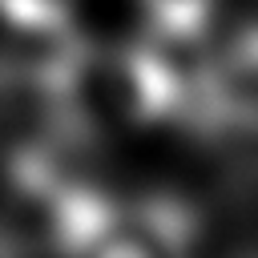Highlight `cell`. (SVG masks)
I'll return each mask as SVG.
<instances>
[{
	"label": "cell",
	"instance_id": "6da1fadb",
	"mask_svg": "<svg viewBox=\"0 0 258 258\" xmlns=\"http://www.w3.org/2000/svg\"><path fill=\"white\" fill-rule=\"evenodd\" d=\"M36 97L69 137L97 141L177 121L185 109V73L161 40H77L52 36L32 73Z\"/></svg>",
	"mask_w": 258,
	"mask_h": 258
},
{
	"label": "cell",
	"instance_id": "ba28073f",
	"mask_svg": "<svg viewBox=\"0 0 258 258\" xmlns=\"http://www.w3.org/2000/svg\"><path fill=\"white\" fill-rule=\"evenodd\" d=\"M242 258H258V246H254V250H246V254H242Z\"/></svg>",
	"mask_w": 258,
	"mask_h": 258
},
{
	"label": "cell",
	"instance_id": "277c9868",
	"mask_svg": "<svg viewBox=\"0 0 258 258\" xmlns=\"http://www.w3.org/2000/svg\"><path fill=\"white\" fill-rule=\"evenodd\" d=\"M222 0H137L145 24H149V36L153 40H169V44H181V40H198L214 12H218Z\"/></svg>",
	"mask_w": 258,
	"mask_h": 258
},
{
	"label": "cell",
	"instance_id": "5b68a950",
	"mask_svg": "<svg viewBox=\"0 0 258 258\" xmlns=\"http://www.w3.org/2000/svg\"><path fill=\"white\" fill-rule=\"evenodd\" d=\"M0 20L24 36H60L73 20V0H0Z\"/></svg>",
	"mask_w": 258,
	"mask_h": 258
},
{
	"label": "cell",
	"instance_id": "7a4b0ae2",
	"mask_svg": "<svg viewBox=\"0 0 258 258\" xmlns=\"http://www.w3.org/2000/svg\"><path fill=\"white\" fill-rule=\"evenodd\" d=\"M117 198L56 157L52 145L16 149L4 169L0 226L24 258H81Z\"/></svg>",
	"mask_w": 258,
	"mask_h": 258
},
{
	"label": "cell",
	"instance_id": "8992f818",
	"mask_svg": "<svg viewBox=\"0 0 258 258\" xmlns=\"http://www.w3.org/2000/svg\"><path fill=\"white\" fill-rule=\"evenodd\" d=\"M234 60L258 77V12H254V16L246 20V28L238 32V44H234Z\"/></svg>",
	"mask_w": 258,
	"mask_h": 258
},
{
	"label": "cell",
	"instance_id": "3957f363",
	"mask_svg": "<svg viewBox=\"0 0 258 258\" xmlns=\"http://www.w3.org/2000/svg\"><path fill=\"white\" fill-rule=\"evenodd\" d=\"M198 226L173 198L121 202L81 250V258H194Z\"/></svg>",
	"mask_w": 258,
	"mask_h": 258
},
{
	"label": "cell",
	"instance_id": "52a82bcc",
	"mask_svg": "<svg viewBox=\"0 0 258 258\" xmlns=\"http://www.w3.org/2000/svg\"><path fill=\"white\" fill-rule=\"evenodd\" d=\"M0 258H24V254L16 250V242L8 238V230H4V226H0Z\"/></svg>",
	"mask_w": 258,
	"mask_h": 258
}]
</instances>
